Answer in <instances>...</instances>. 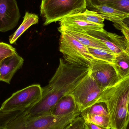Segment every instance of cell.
Listing matches in <instances>:
<instances>
[{
	"label": "cell",
	"mask_w": 129,
	"mask_h": 129,
	"mask_svg": "<svg viewBox=\"0 0 129 129\" xmlns=\"http://www.w3.org/2000/svg\"><path fill=\"white\" fill-rule=\"evenodd\" d=\"M123 23L129 29V16L125 18L122 21Z\"/></svg>",
	"instance_id": "29"
},
{
	"label": "cell",
	"mask_w": 129,
	"mask_h": 129,
	"mask_svg": "<svg viewBox=\"0 0 129 129\" xmlns=\"http://www.w3.org/2000/svg\"><path fill=\"white\" fill-rule=\"evenodd\" d=\"M5 129V128H4V129Z\"/></svg>",
	"instance_id": "33"
},
{
	"label": "cell",
	"mask_w": 129,
	"mask_h": 129,
	"mask_svg": "<svg viewBox=\"0 0 129 129\" xmlns=\"http://www.w3.org/2000/svg\"><path fill=\"white\" fill-rule=\"evenodd\" d=\"M104 5H108L125 13L129 16V0H111Z\"/></svg>",
	"instance_id": "23"
},
{
	"label": "cell",
	"mask_w": 129,
	"mask_h": 129,
	"mask_svg": "<svg viewBox=\"0 0 129 129\" xmlns=\"http://www.w3.org/2000/svg\"><path fill=\"white\" fill-rule=\"evenodd\" d=\"M120 80L129 77V54L125 50L115 54L112 63Z\"/></svg>",
	"instance_id": "16"
},
{
	"label": "cell",
	"mask_w": 129,
	"mask_h": 129,
	"mask_svg": "<svg viewBox=\"0 0 129 129\" xmlns=\"http://www.w3.org/2000/svg\"><path fill=\"white\" fill-rule=\"evenodd\" d=\"M24 110L11 111H0V129L6 128L8 123Z\"/></svg>",
	"instance_id": "22"
},
{
	"label": "cell",
	"mask_w": 129,
	"mask_h": 129,
	"mask_svg": "<svg viewBox=\"0 0 129 129\" xmlns=\"http://www.w3.org/2000/svg\"><path fill=\"white\" fill-rule=\"evenodd\" d=\"M88 48L89 53L95 59L113 63L115 55L114 54L100 48Z\"/></svg>",
	"instance_id": "20"
},
{
	"label": "cell",
	"mask_w": 129,
	"mask_h": 129,
	"mask_svg": "<svg viewBox=\"0 0 129 129\" xmlns=\"http://www.w3.org/2000/svg\"><path fill=\"white\" fill-rule=\"evenodd\" d=\"M85 123V120L79 116L64 129H82L84 127Z\"/></svg>",
	"instance_id": "26"
},
{
	"label": "cell",
	"mask_w": 129,
	"mask_h": 129,
	"mask_svg": "<svg viewBox=\"0 0 129 129\" xmlns=\"http://www.w3.org/2000/svg\"><path fill=\"white\" fill-rule=\"evenodd\" d=\"M89 71V68L71 64L60 59L55 74L48 85L42 88L41 99L25 109L23 114L27 117L50 114L60 99L64 95L70 94Z\"/></svg>",
	"instance_id": "1"
},
{
	"label": "cell",
	"mask_w": 129,
	"mask_h": 129,
	"mask_svg": "<svg viewBox=\"0 0 129 129\" xmlns=\"http://www.w3.org/2000/svg\"><path fill=\"white\" fill-rule=\"evenodd\" d=\"M122 129H129V116L125 125Z\"/></svg>",
	"instance_id": "30"
},
{
	"label": "cell",
	"mask_w": 129,
	"mask_h": 129,
	"mask_svg": "<svg viewBox=\"0 0 129 129\" xmlns=\"http://www.w3.org/2000/svg\"><path fill=\"white\" fill-rule=\"evenodd\" d=\"M76 18L89 22L104 26L105 19L95 11L86 9L83 12L72 15Z\"/></svg>",
	"instance_id": "18"
},
{
	"label": "cell",
	"mask_w": 129,
	"mask_h": 129,
	"mask_svg": "<svg viewBox=\"0 0 129 129\" xmlns=\"http://www.w3.org/2000/svg\"><path fill=\"white\" fill-rule=\"evenodd\" d=\"M114 25L122 33L125 39V51L129 54V29L123 22L119 24L114 23Z\"/></svg>",
	"instance_id": "25"
},
{
	"label": "cell",
	"mask_w": 129,
	"mask_h": 129,
	"mask_svg": "<svg viewBox=\"0 0 129 129\" xmlns=\"http://www.w3.org/2000/svg\"><path fill=\"white\" fill-rule=\"evenodd\" d=\"M84 128L85 129H109L99 126L91 123L86 122H85Z\"/></svg>",
	"instance_id": "28"
},
{
	"label": "cell",
	"mask_w": 129,
	"mask_h": 129,
	"mask_svg": "<svg viewBox=\"0 0 129 129\" xmlns=\"http://www.w3.org/2000/svg\"><path fill=\"white\" fill-rule=\"evenodd\" d=\"M91 10L101 15L105 20L116 24L122 22L125 18L129 16L127 14L107 5H99Z\"/></svg>",
	"instance_id": "15"
},
{
	"label": "cell",
	"mask_w": 129,
	"mask_h": 129,
	"mask_svg": "<svg viewBox=\"0 0 129 129\" xmlns=\"http://www.w3.org/2000/svg\"><path fill=\"white\" fill-rule=\"evenodd\" d=\"M38 16L35 14L26 12L22 22L16 31L9 37V41L11 44H14L20 36L33 25L38 23Z\"/></svg>",
	"instance_id": "17"
},
{
	"label": "cell",
	"mask_w": 129,
	"mask_h": 129,
	"mask_svg": "<svg viewBox=\"0 0 129 129\" xmlns=\"http://www.w3.org/2000/svg\"><path fill=\"white\" fill-rule=\"evenodd\" d=\"M86 33L98 39L115 54L125 50V39L123 36L108 32L106 30L91 31Z\"/></svg>",
	"instance_id": "10"
},
{
	"label": "cell",
	"mask_w": 129,
	"mask_h": 129,
	"mask_svg": "<svg viewBox=\"0 0 129 129\" xmlns=\"http://www.w3.org/2000/svg\"><path fill=\"white\" fill-rule=\"evenodd\" d=\"M59 22L60 25L66 26L73 30L82 32L104 30V26L79 19L72 15L63 18L60 20Z\"/></svg>",
	"instance_id": "13"
},
{
	"label": "cell",
	"mask_w": 129,
	"mask_h": 129,
	"mask_svg": "<svg viewBox=\"0 0 129 129\" xmlns=\"http://www.w3.org/2000/svg\"><path fill=\"white\" fill-rule=\"evenodd\" d=\"M87 7V0H42L41 16L47 25L70 15L83 12Z\"/></svg>",
	"instance_id": "4"
},
{
	"label": "cell",
	"mask_w": 129,
	"mask_h": 129,
	"mask_svg": "<svg viewBox=\"0 0 129 129\" xmlns=\"http://www.w3.org/2000/svg\"><path fill=\"white\" fill-rule=\"evenodd\" d=\"M85 114L109 116L107 105L104 102L95 103L89 107H88L80 113V116Z\"/></svg>",
	"instance_id": "21"
},
{
	"label": "cell",
	"mask_w": 129,
	"mask_h": 129,
	"mask_svg": "<svg viewBox=\"0 0 129 129\" xmlns=\"http://www.w3.org/2000/svg\"><path fill=\"white\" fill-rule=\"evenodd\" d=\"M17 53L16 49L11 45L0 42V63L5 58Z\"/></svg>",
	"instance_id": "24"
},
{
	"label": "cell",
	"mask_w": 129,
	"mask_h": 129,
	"mask_svg": "<svg viewBox=\"0 0 129 129\" xmlns=\"http://www.w3.org/2000/svg\"><path fill=\"white\" fill-rule=\"evenodd\" d=\"M20 17L16 0H0V32H5L14 28Z\"/></svg>",
	"instance_id": "9"
},
{
	"label": "cell",
	"mask_w": 129,
	"mask_h": 129,
	"mask_svg": "<svg viewBox=\"0 0 129 129\" xmlns=\"http://www.w3.org/2000/svg\"><path fill=\"white\" fill-rule=\"evenodd\" d=\"M111 0H87V6L91 9L99 5L106 4Z\"/></svg>",
	"instance_id": "27"
},
{
	"label": "cell",
	"mask_w": 129,
	"mask_h": 129,
	"mask_svg": "<svg viewBox=\"0 0 129 129\" xmlns=\"http://www.w3.org/2000/svg\"><path fill=\"white\" fill-rule=\"evenodd\" d=\"M85 122L91 123L104 128L111 129L109 116L102 115L85 114L80 116Z\"/></svg>",
	"instance_id": "19"
},
{
	"label": "cell",
	"mask_w": 129,
	"mask_h": 129,
	"mask_svg": "<svg viewBox=\"0 0 129 129\" xmlns=\"http://www.w3.org/2000/svg\"><path fill=\"white\" fill-rule=\"evenodd\" d=\"M22 112L8 123L5 129H64L76 118L80 112L67 115L55 116L45 114L27 117Z\"/></svg>",
	"instance_id": "3"
},
{
	"label": "cell",
	"mask_w": 129,
	"mask_h": 129,
	"mask_svg": "<svg viewBox=\"0 0 129 129\" xmlns=\"http://www.w3.org/2000/svg\"><path fill=\"white\" fill-rule=\"evenodd\" d=\"M58 31L59 32H64L69 34L87 47L100 48L111 52L98 39L92 37L86 33L78 31L62 25H60L58 28Z\"/></svg>",
	"instance_id": "12"
},
{
	"label": "cell",
	"mask_w": 129,
	"mask_h": 129,
	"mask_svg": "<svg viewBox=\"0 0 129 129\" xmlns=\"http://www.w3.org/2000/svg\"><path fill=\"white\" fill-rule=\"evenodd\" d=\"M82 129H85V128H84V127H83V128H82Z\"/></svg>",
	"instance_id": "32"
},
{
	"label": "cell",
	"mask_w": 129,
	"mask_h": 129,
	"mask_svg": "<svg viewBox=\"0 0 129 129\" xmlns=\"http://www.w3.org/2000/svg\"><path fill=\"white\" fill-rule=\"evenodd\" d=\"M104 89L90 74V72L70 94L73 97L80 113L98 103Z\"/></svg>",
	"instance_id": "6"
},
{
	"label": "cell",
	"mask_w": 129,
	"mask_h": 129,
	"mask_svg": "<svg viewBox=\"0 0 129 129\" xmlns=\"http://www.w3.org/2000/svg\"><path fill=\"white\" fill-rule=\"evenodd\" d=\"M76 112L79 111L73 97L71 94H66L56 104L51 111L50 114L60 116Z\"/></svg>",
	"instance_id": "14"
},
{
	"label": "cell",
	"mask_w": 129,
	"mask_h": 129,
	"mask_svg": "<svg viewBox=\"0 0 129 129\" xmlns=\"http://www.w3.org/2000/svg\"><path fill=\"white\" fill-rule=\"evenodd\" d=\"M59 40V51L64 60L74 65L89 68L95 59L89 53L88 48L69 34L63 31Z\"/></svg>",
	"instance_id": "5"
},
{
	"label": "cell",
	"mask_w": 129,
	"mask_h": 129,
	"mask_svg": "<svg viewBox=\"0 0 129 129\" xmlns=\"http://www.w3.org/2000/svg\"><path fill=\"white\" fill-rule=\"evenodd\" d=\"M128 113L129 114V99H128Z\"/></svg>",
	"instance_id": "31"
},
{
	"label": "cell",
	"mask_w": 129,
	"mask_h": 129,
	"mask_svg": "<svg viewBox=\"0 0 129 129\" xmlns=\"http://www.w3.org/2000/svg\"><path fill=\"white\" fill-rule=\"evenodd\" d=\"M89 69L91 76L103 89L114 85L121 80L113 64L110 63L94 59Z\"/></svg>",
	"instance_id": "8"
},
{
	"label": "cell",
	"mask_w": 129,
	"mask_h": 129,
	"mask_svg": "<svg viewBox=\"0 0 129 129\" xmlns=\"http://www.w3.org/2000/svg\"><path fill=\"white\" fill-rule=\"evenodd\" d=\"M24 60L17 53L5 58L0 63V81L10 84L16 72L22 68Z\"/></svg>",
	"instance_id": "11"
},
{
	"label": "cell",
	"mask_w": 129,
	"mask_h": 129,
	"mask_svg": "<svg viewBox=\"0 0 129 129\" xmlns=\"http://www.w3.org/2000/svg\"><path fill=\"white\" fill-rule=\"evenodd\" d=\"M129 77L103 90L98 103L107 108L111 129H122L129 118Z\"/></svg>",
	"instance_id": "2"
},
{
	"label": "cell",
	"mask_w": 129,
	"mask_h": 129,
	"mask_svg": "<svg viewBox=\"0 0 129 129\" xmlns=\"http://www.w3.org/2000/svg\"><path fill=\"white\" fill-rule=\"evenodd\" d=\"M42 88L39 84L31 85L13 93L2 105L0 111L24 110L40 101Z\"/></svg>",
	"instance_id": "7"
}]
</instances>
